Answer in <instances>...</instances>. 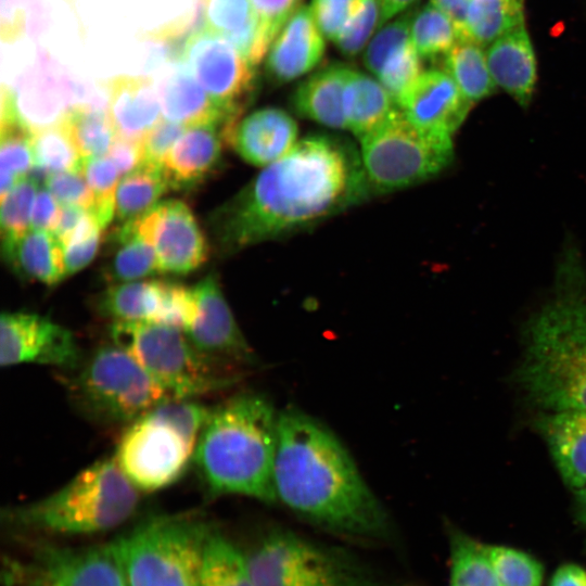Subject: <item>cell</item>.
I'll list each match as a JSON object with an SVG mask.
<instances>
[{
  "label": "cell",
  "mask_w": 586,
  "mask_h": 586,
  "mask_svg": "<svg viewBox=\"0 0 586 586\" xmlns=\"http://www.w3.org/2000/svg\"><path fill=\"white\" fill-rule=\"evenodd\" d=\"M141 492L114 458L88 466L51 494L9 507L2 521L10 528L50 535H89L123 525L137 511Z\"/></svg>",
  "instance_id": "5"
},
{
  "label": "cell",
  "mask_w": 586,
  "mask_h": 586,
  "mask_svg": "<svg viewBox=\"0 0 586 586\" xmlns=\"http://www.w3.org/2000/svg\"><path fill=\"white\" fill-rule=\"evenodd\" d=\"M61 205L47 189H38L35 198L30 229L53 232L60 217Z\"/></svg>",
  "instance_id": "51"
},
{
  "label": "cell",
  "mask_w": 586,
  "mask_h": 586,
  "mask_svg": "<svg viewBox=\"0 0 586 586\" xmlns=\"http://www.w3.org/2000/svg\"><path fill=\"white\" fill-rule=\"evenodd\" d=\"M44 186L60 205H75L92 212L93 194L81 169L48 175Z\"/></svg>",
  "instance_id": "47"
},
{
  "label": "cell",
  "mask_w": 586,
  "mask_h": 586,
  "mask_svg": "<svg viewBox=\"0 0 586 586\" xmlns=\"http://www.w3.org/2000/svg\"><path fill=\"white\" fill-rule=\"evenodd\" d=\"M87 213L88 211L79 206L61 205L59 221L53 231L61 243L68 238Z\"/></svg>",
  "instance_id": "56"
},
{
  "label": "cell",
  "mask_w": 586,
  "mask_h": 586,
  "mask_svg": "<svg viewBox=\"0 0 586 586\" xmlns=\"http://www.w3.org/2000/svg\"><path fill=\"white\" fill-rule=\"evenodd\" d=\"M222 128L187 127L166 154L162 170L170 189L191 190L217 171L222 157Z\"/></svg>",
  "instance_id": "21"
},
{
  "label": "cell",
  "mask_w": 586,
  "mask_h": 586,
  "mask_svg": "<svg viewBox=\"0 0 586 586\" xmlns=\"http://www.w3.org/2000/svg\"><path fill=\"white\" fill-rule=\"evenodd\" d=\"M26 586H128L110 544L81 548L41 543L33 560L22 568Z\"/></svg>",
  "instance_id": "14"
},
{
  "label": "cell",
  "mask_w": 586,
  "mask_h": 586,
  "mask_svg": "<svg viewBox=\"0 0 586 586\" xmlns=\"http://www.w3.org/2000/svg\"><path fill=\"white\" fill-rule=\"evenodd\" d=\"M213 525L196 512L149 518L111 545L128 586H200Z\"/></svg>",
  "instance_id": "7"
},
{
  "label": "cell",
  "mask_w": 586,
  "mask_h": 586,
  "mask_svg": "<svg viewBox=\"0 0 586 586\" xmlns=\"http://www.w3.org/2000/svg\"><path fill=\"white\" fill-rule=\"evenodd\" d=\"M157 92L163 117L184 127L218 125L224 130L239 120L211 98L180 61L163 73Z\"/></svg>",
  "instance_id": "22"
},
{
  "label": "cell",
  "mask_w": 586,
  "mask_h": 586,
  "mask_svg": "<svg viewBox=\"0 0 586 586\" xmlns=\"http://www.w3.org/2000/svg\"><path fill=\"white\" fill-rule=\"evenodd\" d=\"M500 586H543L544 566L532 555L508 546L485 544Z\"/></svg>",
  "instance_id": "40"
},
{
  "label": "cell",
  "mask_w": 586,
  "mask_h": 586,
  "mask_svg": "<svg viewBox=\"0 0 586 586\" xmlns=\"http://www.w3.org/2000/svg\"><path fill=\"white\" fill-rule=\"evenodd\" d=\"M137 224L154 247L158 272L188 275L206 262L207 240L184 202L173 199L160 202L139 217Z\"/></svg>",
  "instance_id": "15"
},
{
  "label": "cell",
  "mask_w": 586,
  "mask_h": 586,
  "mask_svg": "<svg viewBox=\"0 0 586 586\" xmlns=\"http://www.w3.org/2000/svg\"><path fill=\"white\" fill-rule=\"evenodd\" d=\"M279 413L259 394L242 393L212 408L193 457L211 497L277 502L273 471Z\"/></svg>",
  "instance_id": "3"
},
{
  "label": "cell",
  "mask_w": 586,
  "mask_h": 586,
  "mask_svg": "<svg viewBox=\"0 0 586 586\" xmlns=\"http://www.w3.org/2000/svg\"><path fill=\"white\" fill-rule=\"evenodd\" d=\"M111 341L130 354L171 398L196 399L238 380L194 347L182 329L143 321L110 324Z\"/></svg>",
  "instance_id": "8"
},
{
  "label": "cell",
  "mask_w": 586,
  "mask_h": 586,
  "mask_svg": "<svg viewBox=\"0 0 586 586\" xmlns=\"http://www.w3.org/2000/svg\"><path fill=\"white\" fill-rule=\"evenodd\" d=\"M196 315L184 331L204 356L220 365L252 364L254 355L224 296L218 279L206 276L192 286Z\"/></svg>",
  "instance_id": "16"
},
{
  "label": "cell",
  "mask_w": 586,
  "mask_h": 586,
  "mask_svg": "<svg viewBox=\"0 0 586 586\" xmlns=\"http://www.w3.org/2000/svg\"><path fill=\"white\" fill-rule=\"evenodd\" d=\"M449 586H500L485 544L458 531H450Z\"/></svg>",
  "instance_id": "35"
},
{
  "label": "cell",
  "mask_w": 586,
  "mask_h": 586,
  "mask_svg": "<svg viewBox=\"0 0 586 586\" xmlns=\"http://www.w3.org/2000/svg\"><path fill=\"white\" fill-rule=\"evenodd\" d=\"M257 15L251 0H205L203 4L205 27L226 39L241 31Z\"/></svg>",
  "instance_id": "45"
},
{
  "label": "cell",
  "mask_w": 586,
  "mask_h": 586,
  "mask_svg": "<svg viewBox=\"0 0 586 586\" xmlns=\"http://www.w3.org/2000/svg\"><path fill=\"white\" fill-rule=\"evenodd\" d=\"M410 40L421 59H433L447 54L459 35L453 21L430 3L413 14Z\"/></svg>",
  "instance_id": "39"
},
{
  "label": "cell",
  "mask_w": 586,
  "mask_h": 586,
  "mask_svg": "<svg viewBox=\"0 0 586 586\" xmlns=\"http://www.w3.org/2000/svg\"><path fill=\"white\" fill-rule=\"evenodd\" d=\"M168 189L162 167L142 164L124 176L116 190L114 225L143 216L160 203L158 200Z\"/></svg>",
  "instance_id": "32"
},
{
  "label": "cell",
  "mask_w": 586,
  "mask_h": 586,
  "mask_svg": "<svg viewBox=\"0 0 586 586\" xmlns=\"http://www.w3.org/2000/svg\"><path fill=\"white\" fill-rule=\"evenodd\" d=\"M360 140V155L372 192L385 193L424 182L454 158L451 135L424 130L397 106Z\"/></svg>",
  "instance_id": "10"
},
{
  "label": "cell",
  "mask_w": 586,
  "mask_h": 586,
  "mask_svg": "<svg viewBox=\"0 0 586 586\" xmlns=\"http://www.w3.org/2000/svg\"><path fill=\"white\" fill-rule=\"evenodd\" d=\"M444 71L472 104L494 93L497 87L489 73L483 46L471 39H459L447 52Z\"/></svg>",
  "instance_id": "33"
},
{
  "label": "cell",
  "mask_w": 586,
  "mask_h": 586,
  "mask_svg": "<svg viewBox=\"0 0 586 586\" xmlns=\"http://www.w3.org/2000/svg\"><path fill=\"white\" fill-rule=\"evenodd\" d=\"M380 81L349 69L343 97L346 128L359 139L379 127L397 107Z\"/></svg>",
  "instance_id": "30"
},
{
  "label": "cell",
  "mask_w": 586,
  "mask_h": 586,
  "mask_svg": "<svg viewBox=\"0 0 586 586\" xmlns=\"http://www.w3.org/2000/svg\"><path fill=\"white\" fill-rule=\"evenodd\" d=\"M25 0H1V34L3 39H16L25 28Z\"/></svg>",
  "instance_id": "54"
},
{
  "label": "cell",
  "mask_w": 586,
  "mask_h": 586,
  "mask_svg": "<svg viewBox=\"0 0 586 586\" xmlns=\"http://www.w3.org/2000/svg\"><path fill=\"white\" fill-rule=\"evenodd\" d=\"M71 330L28 311H4L0 319V365H48L73 371L82 360Z\"/></svg>",
  "instance_id": "13"
},
{
  "label": "cell",
  "mask_w": 586,
  "mask_h": 586,
  "mask_svg": "<svg viewBox=\"0 0 586 586\" xmlns=\"http://www.w3.org/2000/svg\"><path fill=\"white\" fill-rule=\"evenodd\" d=\"M67 390L89 419L106 425H128L170 399L167 392L125 349L105 344L69 371Z\"/></svg>",
  "instance_id": "9"
},
{
  "label": "cell",
  "mask_w": 586,
  "mask_h": 586,
  "mask_svg": "<svg viewBox=\"0 0 586 586\" xmlns=\"http://www.w3.org/2000/svg\"><path fill=\"white\" fill-rule=\"evenodd\" d=\"M102 279L110 284L141 280L158 273L153 245L140 232L137 219L113 225L106 235Z\"/></svg>",
  "instance_id": "27"
},
{
  "label": "cell",
  "mask_w": 586,
  "mask_h": 586,
  "mask_svg": "<svg viewBox=\"0 0 586 586\" xmlns=\"http://www.w3.org/2000/svg\"><path fill=\"white\" fill-rule=\"evenodd\" d=\"M353 0H313L311 11L323 37L335 41L344 28Z\"/></svg>",
  "instance_id": "50"
},
{
  "label": "cell",
  "mask_w": 586,
  "mask_h": 586,
  "mask_svg": "<svg viewBox=\"0 0 586 586\" xmlns=\"http://www.w3.org/2000/svg\"><path fill=\"white\" fill-rule=\"evenodd\" d=\"M417 0H379L380 18L378 27H382L396 14L410 8Z\"/></svg>",
  "instance_id": "59"
},
{
  "label": "cell",
  "mask_w": 586,
  "mask_h": 586,
  "mask_svg": "<svg viewBox=\"0 0 586 586\" xmlns=\"http://www.w3.org/2000/svg\"><path fill=\"white\" fill-rule=\"evenodd\" d=\"M246 557L255 586H374L346 553L285 530L267 534Z\"/></svg>",
  "instance_id": "11"
},
{
  "label": "cell",
  "mask_w": 586,
  "mask_h": 586,
  "mask_svg": "<svg viewBox=\"0 0 586 586\" xmlns=\"http://www.w3.org/2000/svg\"><path fill=\"white\" fill-rule=\"evenodd\" d=\"M186 128L179 123L163 117L141 142L142 164L162 167L166 154L184 132Z\"/></svg>",
  "instance_id": "49"
},
{
  "label": "cell",
  "mask_w": 586,
  "mask_h": 586,
  "mask_svg": "<svg viewBox=\"0 0 586 586\" xmlns=\"http://www.w3.org/2000/svg\"><path fill=\"white\" fill-rule=\"evenodd\" d=\"M179 61L211 98L239 118L257 89L256 72L221 35L202 27L184 40Z\"/></svg>",
  "instance_id": "12"
},
{
  "label": "cell",
  "mask_w": 586,
  "mask_h": 586,
  "mask_svg": "<svg viewBox=\"0 0 586 586\" xmlns=\"http://www.w3.org/2000/svg\"><path fill=\"white\" fill-rule=\"evenodd\" d=\"M549 586H586V570L574 563L563 564L551 576Z\"/></svg>",
  "instance_id": "57"
},
{
  "label": "cell",
  "mask_w": 586,
  "mask_h": 586,
  "mask_svg": "<svg viewBox=\"0 0 586 586\" xmlns=\"http://www.w3.org/2000/svg\"><path fill=\"white\" fill-rule=\"evenodd\" d=\"M522 24L523 0H471L467 37L488 46Z\"/></svg>",
  "instance_id": "37"
},
{
  "label": "cell",
  "mask_w": 586,
  "mask_h": 586,
  "mask_svg": "<svg viewBox=\"0 0 586 586\" xmlns=\"http://www.w3.org/2000/svg\"><path fill=\"white\" fill-rule=\"evenodd\" d=\"M301 0H251L262 20L278 35Z\"/></svg>",
  "instance_id": "52"
},
{
  "label": "cell",
  "mask_w": 586,
  "mask_h": 586,
  "mask_svg": "<svg viewBox=\"0 0 586 586\" xmlns=\"http://www.w3.org/2000/svg\"><path fill=\"white\" fill-rule=\"evenodd\" d=\"M81 171L93 194L90 213L104 229L114 219L116 190L122 176L109 156L84 158Z\"/></svg>",
  "instance_id": "41"
},
{
  "label": "cell",
  "mask_w": 586,
  "mask_h": 586,
  "mask_svg": "<svg viewBox=\"0 0 586 586\" xmlns=\"http://www.w3.org/2000/svg\"><path fill=\"white\" fill-rule=\"evenodd\" d=\"M420 59L411 46L377 77L396 103L402 93L422 73Z\"/></svg>",
  "instance_id": "48"
},
{
  "label": "cell",
  "mask_w": 586,
  "mask_h": 586,
  "mask_svg": "<svg viewBox=\"0 0 586 586\" xmlns=\"http://www.w3.org/2000/svg\"><path fill=\"white\" fill-rule=\"evenodd\" d=\"M492 78L521 106L533 97L536 84V58L524 24L504 34L486 50Z\"/></svg>",
  "instance_id": "24"
},
{
  "label": "cell",
  "mask_w": 586,
  "mask_h": 586,
  "mask_svg": "<svg viewBox=\"0 0 586 586\" xmlns=\"http://www.w3.org/2000/svg\"><path fill=\"white\" fill-rule=\"evenodd\" d=\"M102 230L97 218L88 212L62 243L66 277L78 272L94 258L100 246Z\"/></svg>",
  "instance_id": "46"
},
{
  "label": "cell",
  "mask_w": 586,
  "mask_h": 586,
  "mask_svg": "<svg viewBox=\"0 0 586 586\" xmlns=\"http://www.w3.org/2000/svg\"><path fill=\"white\" fill-rule=\"evenodd\" d=\"M200 586H255L246 553L214 526L204 545Z\"/></svg>",
  "instance_id": "31"
},
{
  "label": "cell",
  "mask_w": 586,
  "mask_h": 586,
  "mask_svg": "<svg viewBox=\"0 0 586 586\" xmlns=\"http://www.w3.org/2000/svg\"><path fill=\"white\" fill-rule=\"evenodd\" d=\"M400 586H417L415 584H405V585H400Z\"/></svg>",
  "instance_id": "61"
},
{
  "label": "cell",
  "mask_w": 586,
  "mask_h": 586,
  "mask_svg": "<svg viewBox=\"0 0 586 586\" xmlns=\"http://www.w3.org/2000/svg\"><path fill=\"white\" fill-rule=\"evenodd\" d=\"M361 155L346 139L314 135L266 166L208 218L222 254L305 230L367 200Z\"/></svg>",
  "instance_id": "1"
},
{
  "label": "cell",
  "mask_w": 586,
  "mask_h": 586,
  "mask_svg": "<svg viewBox=\"0 0 586 586\" xmlns=\"http://www.w3.org/2000/svg\"><path fill=\"white\" fill-rule=\"evenodd\" d=\"M524 339L517 378L528 398L547 411L586 410V296L555 298Z\"/></svg>",
  "instance_id": "4"
},
{
  "label": "cell",
  "mask_w": 586,
  "mask_h": 586,
  "mask_svg": "<svg viewBox=\"0 0 586 586\" xmlns=\"http://www.w3.org/2000/svg\"><path fill=\"white\" fill-rule=\"evenodd\" d=\"M34 131L23 119L0 127V198L4 196L34 167Z\"/></svg>",
  "instance_id": "38"
},
{
  "label": "cell",
  "mask_w": 586,
  "mask_h": 586,
  "mask_svg": "<svg viewBox=\"0 0 586 586\" xmlns=\"http://www.w3.org/2000/svg\"><path fill=\"white\" fill-rule=\"evenodd\" d=\"M166 280H137L110 284L98 296L99 315L115 321H143L160 323Z\"/></svg>",
  "instance_id": "29"
},
{
  "label": "cell",
  "mask_w": 586,
  "mask_h": 586,
  "mask_svg": "<svg viewBox=\"0 0 586 586\" xmlns=\"http://www.w3.org/2000/svg\"><path fill=\"white\" fill-rule=\"evenodd\" d=\"M379 0H353L348 20L334 41L346 56L358 54L379 25Z\"/></svg>",
  "instance_id": "44"
},
{
  "label": "cell",
  "mask_w": 586,
  "mask_h": 586,
  "mask_svg": "<svg viewBox=\"0 0 586 586\" xmlns=\"http://www.w3.org/2000/svg\"><path fill=\"white\" fill-rule=\"evenodd\" d=\"M471 0H430V3L446 14L455 24L459 39H468L467 22Z\"/></svg>",
  "instance_id": "55"
},
{
  "label": "cell",
  "mask_w": 586,
  "mask_h": 586,
  "mask_svg": "<svg viewBox=\"0 0 586 586\" xmlns=\"http://www.w3.org/2000/svg\"><path fill=\"white\" fill-rule=\"evenodd\" d=\"M538 429L564 483L586 487V410L548 411Z\"/></svg>",
  "instance_id": "25"
},
{
  "label": "cell",
  "mask_w": 586,
  "mask_h": 586,
  "mask_svg": "<svg viewBox=\"0 0 586 586\" xmlns=\"http://www.w3.org/2000/svg\"><path fill=\"white\" fill-rule=\"evenodd\" d=\"M1 242L3 259L21 280L52 286L66 278L64 246L53 232L29 229Z\"/></svg>",
  "instance_id": "26"
},
{
  "label": "cell",
  "mask_w": 586,
  "mask_h": 586,
  "mask_svg": "<svg viewBox=\"0 0 586 586\" xmlns=\"http://www.w3.org/2000/svg\"><path fill=\"white\" fill-rule=\"evenodd\" d=\"M106 112L118 138L142 142L163 118L158 92L151 78L118 76L105 81Z\"/></svg>",
  "instance_id": "23"
},
{
  "label": "cell",
  "mask_w": 586,
  "mask_h": 586,
  "mask_svg": "<svg viewBox=\"0 0 586 586\" xmlns=\"http://www.w3.org/2000/svg\"><path fill=\"white\" fill-rule=\"evenodd\" d=\"M324 53L323 35L311 8L300 5L280 29L266 61V73L275 84H285L310 72Z\"/></svg>",
  "instance_id": "20"
},
{
  "label": "cell",
  "mask_w": 586,
  "mask_h": 586,
  "mask_svg": "<svg viewBox=\"0 0 586 586\" xmlns=\"http://www.w3.org/2000/svg\"><path fill=\"white\" fill-rule=\"evenodd\" d=\"M397 105L417 127L453 135L467 117L472 103L445 72L430 69L402 93Z\"/></svg>",
  "instance_id": "18"
},
{
  "label": "cell",
  "mask_w": 586,
  "mask_h": 586,
  "mask_svg": "<svg viewBox=\"0 0 586 586\" xmlns=\"http://www.w3.org/2000/svg\"><path fill=\"white\" fill-rule=\"evenodd\" d=\"M413 14V11H407L388 25L381 27L369 42L364 62L375 77L412 46L410 28Z\"/></svg>",
  "instance_id": "42"
},
{
  "label": "cell",
  "mask_w": 586,
  "mask_h": 586,
  "mask_svg": "<svg viewBox=\"0 0 586 586\" xmlns=\"http://www.w3.org/2000/svg\"><path fill=\"white\" fill-rule=\"evenodd\" d=\"M349 69L335 63L302 81L292 99L296 113L327 127L346 128L343 97Z\"/></svg>",
  "instance_id": "28"
},
{
  "label": "cell",
  "mask_w": 586,
  "mask_h": 586,
  "mask_svg": "<svg viewBox=\"0 0 586 586\" xmlns=\"http://www.w3.org/2000/svg\"><path fill=\"white\" fill-rule=\"evenodd\" d=\"M60 120L82 158L106 156L117 138L111 118L102 107L74 105Z\"/></svg>",
  "instance_id": "34"
},
{
  "label": "cell",
  "mask_w": 586,
  "mask_h": 586,
  "mask_svg": "<svg viewBox=\"0 0 586 586\" xmlns=\"http://www.w3.org/2000/svg\"><path fill=\"white\" fill-rule=\"evenodd\" d=\"M33 155L36 173L33 178L42 181L43 176L46 179L54 173L80 170L84 161L61 120L34 131Z\"/></svg>",
  "instance_id": "36"
},
{
  "label": "cell",
  "mask_w": 586,
  "mask_h": 586,
  "mask_svg": "<svg viewBox=\"0 0 586 586\" xmlns=\"http://www.w3.org/2000/svg\"><path fill=\"white\" fill-rule=\"evenodd\" d=\"M211 410L195 399H167L126 425L113 458L141 493L167 488L193 463Z\"/></svg>",
  "instance_id": "6"
},
{
  "label": "cell",
  "mask_w": 586,
  "mask_h": 586,
  "mask_svg": "<svg viewBox=\"0 0 586 586\" xmlns=\"http://www.w3.org/2000/svg\"><path fill=\"white\" fill-rule=\"evenodd\" d=\"M11 91L21 118L36 131L58 123L72 107L78 89L47 53L39 51Z\"/></svg>",
  "instance_id": "17"
},
{
  "label": "cell",
  "mask_w": 586,
  "mask_h": 586,
  "mask_svg": "<svg viewBox=\"0 0 586 586\" xmlns=\"http://www.w3.org/2000/svg\"><path fill=\"white\" fill-rule=\"evenodd\" d=\"M575 512L577 520L586 525V487L576 492Z\"/></svg>",
  "instance_id": "60"
},
{
  "label": "cell",
  "mask_w": 586,
  "mask_h": 586,
  "mask_svg": "<svg viewBox=\"0 0 586 586\" xmlns=\"http://www.w3.org/2000/svg\"><path fill=\"white\" fill-rule=\"evenodd\" d=\"M38 189V181L33 177H26L0 198L1 241L14 240L30 229L31 212Z\"/></svg>",
  "instance_id": "43"
},
{
  "label": "cell",
  "mask_w": 586,
  "mask_h": 586,
  "mask_svg": "<svg viewBox=\"0 0 586 586\" xmlns=\"http://www.w3.org/2000/svg\"><path fill=\"white\" fill-rule=\"evenodd\" d=\"M25 28L29 36H39L47 26V16L40 0H25Z\"/></svg>",
  "instance_id": "58"
},
{
  "label": "cell",
  "mask_w": 586,
  "mask_h": 586,
  "mask_svg": "<svg viewBox=\"0 0 586 586\" xmlns=\"http://www.w3.org/2000/svg\"><path fill=\"white\" fill-rule=\"evenodd\" d=\"M297 125L286 112L276 107L257 110L224 131L225 142L245 162L268 166L297 143Z\"/></svg>",
  "instance_id": "19"
},
{
  "label": "cell",
  "mask_w": 586,
  "mask_h": 586,
  "mask_svg": "<svg viewBox=\"0 0 586 586\" xmlns=\"http://www.w3.org/2000/svg\"><path fill=\"white\" fill-rule=\"evenodd\" d=\"M273 486L277 502L323 530L364 539L390 534L386 510L343 444L296 409L279 413Z\"/></svg>",
  "instance_id": "2"
},
{
  "label": "cell",
  "mask_w": 586,
  "mask_h": 586,
  "mask_svg": "<svg viewBox=\"0 0 586 586\" xmlns=\"http://www.w3.org/2000/svg\"><path fill=\"white\" fill-rule=\"evenodd\" d=\"M122 177L139 168L143 163L141 142L116 138L107 155Z\"/></svg>",
  "instance_id": "53"
}]
</instances>
